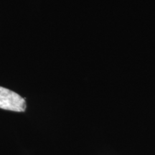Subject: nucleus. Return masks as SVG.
Wrapping results in <instances>:
<instances>
[{
  "mask_svg": "<svg viewBox=\"0 0 155 155\" xmlns=\"http://www.w3.org/2000/svg\"><path fill=\"white\" fill-rule=\"evenodd\" d=\"M0 108L16 112H24L26 109L25 98L17 93L0 86Z\"/></svg>",
  "mask_w": 155,
  "mask_h": 155,
  "instance_id": "f257e3e1",
  "label": "nucleus"
}]
</instances>
